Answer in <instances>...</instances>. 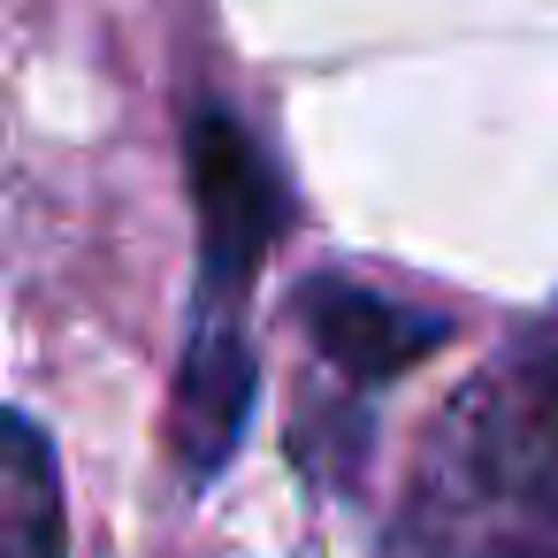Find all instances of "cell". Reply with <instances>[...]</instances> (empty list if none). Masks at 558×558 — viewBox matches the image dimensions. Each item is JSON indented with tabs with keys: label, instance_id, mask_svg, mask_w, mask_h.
Instances as JSON below:
<instances>
[{
	"label": "cell",
	"instance_id": "3957f363",
	"mask_svg": "<svg viewBox=\"0 0 558 558\" xmlns=\"http://www.w3.org/2000/svg\"><path fill=\"white\" fill-rule=\"evenodd\" d=\"M253 390H260V360L245 337V314L230 306H192L184 314V352H177V383H169V459L192 489H207L253 421Z\"/></svg>",
	"mask_w": 558,
	"mask_h": 558
},
{
	"label": "cell",
	"instance_id": "8992f818",
	"mask_svg": "<svg viewBox=\"0 0 558 558\" xmlns=\"http://www.w3.org/2000/svg\"><path fill=\"white\" fill-rule=\"evenodd\" d=\"M367 436H375V421H367L360 405H314V413L291 421V459H299L314 482L352 489V474H360V459H367Z\"/></svg>",
	"mask_w": 558,
	"mask_h": 558
},
{
	"label": "cell",
	"instance_id": "5b68a950",
	"mask_svg": "<svg viewBox=\"0 0 558 558\" xmlns=\"http://www.w3.org/2000/svg\"><path fill=\"white\" fill-rule=\"evenodd\" d=\"M0 558H70L62 512V459L32 413L0 421Z\"/></svg>",
	"mask_w": 558,
	"mask_h": 558
},
{
	"label": "cell",
	"instance_id": "6da1fadb",
	"mask_svg": "<svg viewBox=\"0 0 558 558\" xmlns=\"http://www.w3.org/2000/svg\"><path fill=\"white\" fill-rule=\"evenodd\" d=\"M383 558H558V337L451 398Z\"/></svg>",
	"mask_w": 558,
	"mask_h": 558
},
{
	"label": "cell",
	"instance_id": "7a4b0ae2",
	"mask_svg": "<svg viewBox=\"0 0 558 558\" xmlns=\"http://www.w3.org/2000/svg\"><path fill=\"white\" fill-rule=\"evenodd\" d=\"M184 184H192V222H199L192 306L245 314L260 260L291 230V184H283L276 154L245 131V116H230L215 100L192 108V123H184Z\"/></svg>",
	"mask_w": 558,
	"mask_h": 558
},
{
	"label": "cell",
	"instance_id": "277c9868",
	"mask_svg": "<svg viewBox=\"0 0 558 558\" xmlns=\"http://www.w3.org/2000/svg\"><path fill=\"white\" fill-rule=\"evenodd\" d=\"M299 329H306L314 360L329 375H344L352 390H383V383H398L405 367H421L428 352L451 344V314L383 299L352 276H314L299 291Z\"/></svg>",
	"mask_w": 558,
	"mask_h": 558
}]
</instances>
